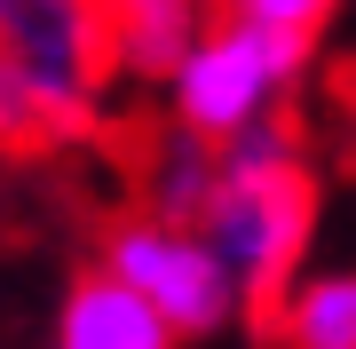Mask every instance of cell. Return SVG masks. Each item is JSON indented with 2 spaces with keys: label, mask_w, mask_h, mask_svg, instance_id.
I'll list each match as a JSON object with an SVG mask.
<instances>
[{
  "label": "cell",
  "mask_w": 356,
  "mask_h": 349,
  "mask_svg": "<svg viewBox=\"0 0 356 349\" xmlns=\"http://www.w3.org/2000/svg\"><path fill=\"white\" fill-rule=\"evenodd\" d=\"M277 349H356V270H317L293 278L269 310Z\"/></svg>",
  "instance_id": "ba28073f"
},
{
  "label": "cell",
  "mask_w": 356,
  "mask_h": 349,
  "mask_svg": "<svg viewBox=\"0 0 356 349\" xmlns=\"http://www.w3.org/2000/svg\"><path fill=\"white\" fill-rule=\"evenodd\" d=\"M48 349H175V334L143 310L127 286H111L103 270H79L56 302V334Z\"/></svg>",
  "instance_id": "8992f818"
},
{
  "label": "cell",
  "mask_w": 356,
  "mask_h": 349,
  "mask_svg": "<svg viewBox=\"0 0 356 349\" xmlns=\"http://www.w3.org/2000/svg\"><path fill=\"white\" fill-rule=\"evenodd\" d=\"M0 215H8V159H0Z\"/></svg>",
  "instance_id": "8fae6325"
},
{
  "label": "cell",
  "mask_w": 356,
  "mask_h": 349,
  "mask_svg": "<svg viewBox=\"0 0 356 349\" xmlns=\"http://www.w3.org/2000/svg\"><path fill=\"white\" fill-rule=\"evenodd\" d=\"M56 127H48V111L32 104V88L8 72V56H0V159H24V151H48Z\"/></svg>",
  "instance_id": "30bf717a"
},
{
  "label": "cell",
  "mask_w": 356,
  "mask_h": 349,
  "mask_svg": "<svg viewBox=\"0 0 356 349\" xmlns=\"http://www.w3.org/2000/svg\"><path fill=\"white\" fill-rule=\"evenodd\" d=\"M95 270L111 278V286H127L143 310L175 334V349H182V341H222L229 325L245 318L238 286L222 278V262L206 254V238H198V231H175V222H151L143 207L103 222Z\"/></svg>",
  "instance_id": "3957f363"
},
{
  "label": "cell",
  "mask_w": 356,
  "mask_h": 349,
  "mask_svg": "<svg viewBox=\"0 0 356 349\" xmlns=\"http://www.w3.org/2000/svg\"><path fill=\"white\" fill-rule=\"evenodd\" d=\"M95 24H103V64H111V79L166 88V72L214 24V0H95Z\"/></svg>",
  "instance_id": "5b68a950"
},
{
  "label": "cell",
  "mask_w": 356,
  "mask_h": 349,
  "mask_svg": "<svg viewBox=\"0 0 356 349\" xmlns=\"http://www.w3.org/2000/svg\"><path fill=\"white\" fill-rule=\"evenodd\" d=\"M309 72V40H285V32H254V24H229L214 16L191 56H182L175 72H166V119H175V135H198V143H222L261 127V119L285 111V95L301 88Z\"/></svg>",
  "instance_id": "7a4b0ae2"
},
{
  "label": "cell",
  "mask_w": 356,
  "mask_h": 349,
  "mask_svg": "<svg viewBox=\"0 0 356 349\" xmlns=\"http://www.w3.org/2000/svg\"><path fill=\"white\" fill-rule=\"evenodd\" d=\"M214 183H222L214 143L166 127L151 143V159H143V215H151V222H175V231H198V215L214 207Z\"/></svg>",
  "instance_id": "52a82bcc"
},
{
  "label": "cell",
  "mask_w": 356,
  "mask_h": 349,
  "mask_svg": "<svg viewBox=\"0 0 356 349\" xmlns=\"http://www.w3.org/2000/svg\"><path fill=\"white\" fill-rule=\"evenodd\" d=\"M0 56L32 88V104L48 111L56 143L95 127L103 88H111L95 0H0Z\"/></svg>",
  "instance_id": "277c9868"
},
{
  "label": "cell",
  "mask_w": 356,
  "mask_h": 349,
  "mask_svg": "<svg viewBox=\"0 0 356 349\" xmlns=\"http://www.w3.org/2000/svg\"><path fill=\"white\" fill-rule=\"evenodd\" d=\"M214 167L222 183H214V207L198 215V238L222 262V278L238 286L245 318H269L277 294L301 278L309 238H317V175L301 159V127L277 111L261 127L229 135Z\"/></svg>",
  "instance_id": "6da1fadb"
},
{
  "label": "cell",
  "mask_w": 356,
  "mask_h": 349,
  "mask_svg": "<svg viewBox=\"0 0 356 349\" xmlns=\"http://www.w3.org/2000/svg\"><path fill=\"white\" fill-rule=\"evenodd\" d=\"M341 0H214V16L229 24H254V32H285V40H317L332 24Z\"/></svg>",
  "instance_id": "9c48e42d"
}]
</instances>
